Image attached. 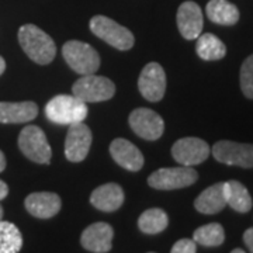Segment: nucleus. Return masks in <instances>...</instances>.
I'll return each mask as SVG.
<instances>
[{"mask_svg":"<svg viewBox=\"0 0 253 253\" xmlns=\"http://www.w3.org/2000/svg\"><path fill=\"white\" fill-rule=\"evenodd\" d=\"M9 194V186L3 180H0V201L3 199H6Z\"/></svg>","mask_w":253,"mask_h":253,"instance_id":"nucleus-29","label":"nucleus"},{"mask_svg":"<svg viewBox=\"0 0 253 253\" xmlns=\"http://www.w3.org/2000/svg\"><path fill=\"white\" fill-rule=\"evenodd\" d=\"M4 71H6V62H4V59L0 56V75H3Z\"/></svg>","mask_w":253,"mask_h":253,"instance_id":"nucleus-31","label":"nucleus"},{"mask_svg":"<svg viewBox=\"0 0 253 253\" xmlns=\"http://www.w3.org/2000/svg\"><path fill=\"white\" fill-rule=\"evenodd\" d=\"M169 225L168 214L161 208H149L141 214L138 219V228L146 235H156L165 231Z\"/></svg>","mask_w":253,"mask_h":253,"instance_id":"nucleus-23","label":"nucleus"},{"mask_svg":"<svg viewBox=\"0 0 253 253\" xmlns=\"http://www.w3.org/2000/svg\"><path fill=\"white\" fill-rule=\"evenodd\" d=\"M18 148L23 155L33 162L40 165H48L51 162L52 151L48 144L45 132L40 126H24L18 135Z\"/></svg>","mask_w":253,"mask_h":253,"instance_id":"nucleus-5","label":"nucleus"},{"mask_svg":"<svg viewBox=\"0 0 253 253\" xmlns=\"http://www.w3.org/2000/svg\"><path fill=\"white\" fill-rule=\"evenodd\" d=\"M197 179L199 173L193 166L180 165L179 168H162L154 172L148 179V184L156 190H177L194 184Z\"/></svg>","mask_w":253,"mask_h":253,"instance_id":"nucleus-7","label":"nucleus"},{"mask_svg":"<svg viewBox=\"0 0 253 253\" xmlns=\"http://www.w3.org/2000/svg\"><path fill=\"white\" fill-rule=\"evenodd\" d=\"M245 251L244 249H234V251H232V253H244Z\"/></svg>","mask_w":253,"mask_h":253,"instance_id":"nucleus-32","label":"nucleus"},{"mask_svg":"<svg viewBox=\"0 0 253 253\" xmlns=\"http://www.w3.org/2000/svg\"><path fill=\"white\" fill-rule=\"evenodd\" d=\"M38 116V107L34 101L9 103L0 101V124L30 123Z\"/></svg>","mask_w":253,"mask_h":253,"instance_id":"nucleus-17","label":"nucleus"},{"mask_svg":"<svg viewBox=\"0 0 253 253\" xmlns=\"http://www.w3.org/2000/svg\"><path fill=\"white\" fill-rule=\"evenodd\" d=\"M129 126L136 135L146 141H156L163 135L165 123L163 118L149 109H135L129 114Z\"/></svg>","mask_w":253,"mask_h":253,"instance_id":"nucleus-9","label":"nucleus"},{"mask_svg":"<svg viewBox=\"0 0 253 253\" xmlns=\"http://www.w3.org/2000/svg\"><path fill=\"white\" fill-rule=\"evenodd\" d=\"M197 252V244L194 239H180L173 245L172 253H196Z\"/></svg>","mask_w":253,"mask_h":253,"instance_id":"nucleus-27","label":"nucleus"},{"mask_svg":"<svg viewBox=\"0 0 253 253\" xmlns=\"http://www.w3.org/2000/svg\"><path fill=\"white\" fill-rule=\"evenodd\" d=\"M90 30L94 36L120 51L131 49L135 42L134 34L128 28L120 26L114 20L106 16H94L91 18Z\"/></svg>","mask_w":253,"mask_h":253,"instance_id":"nucleus-4","label":"nucleus"},{"mask_svg":"<svg viewBox=\"0 0 253 253\" xmlns=\"http://www.w3.org/2000/svg\"><path fill=\"white\" fill-rule=\"evenodd\" d=\"M224 190H225L226 206H229L232 210H235L236 212H241V214H246L252 210V197L242 183L236 180L225 181Z\"/></svg>","mask_w":253,"mask_h":253,"instance_id":"nucleus-21","label":"nucleus"},{"mask_svg":"<svg viewBox=\"0 0 253 253\" xmlns=\"http://www.w3.org/2000/svg\"><path fill=\"white\" fill-rule=\"evenodd\" d=\"M23 248V235L17 226L0 219V253H17Z\"/></svg>","mask_w":253,"mask_h":253,"instance_id":"nucleus-24","label":"nucleus"},{"mask_svg":"<svg viewBox=\"0 0 253 253\" xmlns=\"http://www.w3.org/2000/svg\"><path fill=\"white\" fill-rule=\"evenodd\" d=\"M124 191L117 183H106L91 193L90 203L94 208L104 212H113L124 203Z\"/></svg>","mask_w":253,"mask_h":253,"instance_id":"nucleus-18","label":"nucleus"},{"mask_svg":"<svg viewBox=\"0 0 253 253\" xmlns=\"http://www.w3.org/2000/svg\"><path fill=\"white\" fill-rule=\"evenodd\" d=\"M196 40H197L196 52L201 59L218 61V59H222L226 55L225 44L217 36H214L211 33H206V34H200Z\"/></svg>","mask_w":253,"mask_h":253,"instance_id":"nucleus-22","label":"nucleus"},{"mask_svg":"<svg viewBox=\"0 0 253 253\" xmlns=\"http://www.w3.org/2000/svg\"><path fill=\"white\" fill-rule=\"evenodd\" d=\"M18 42L28 58L38 65L51 63L56 55L54 40L34 24H24L20 27Z\"/></svg>","mask_w":253,"mask_h":253,"instance_id":"nucleus-1","label":"nucleus"},{"mask_svg":"<svg viewBox=\"0 0 253 253\" xmlns=\"http://www.w3.org/2000/svg\"><path fill=\"white\" fill-rule=\"evenodd\" d=\"M211 149L207 142L194 136L181 138L172 146L173 159L183 166H196L203 163L207 161Z\"/></svg>","mask_w":253,"mask_h":253,"instance_id":"nucleus-10","label":"nucleus"},{"mask_svg":"<svg viewBox=\"0 0 253 253\" xmlns=\"http://www.w3.org/2000/svg\"><path fill=\"white\" fill-rule=\"evenodd\" d=\"M110 155L117 165L129 172H138L144 166V155L132 142L124 138H116L110 144Z\"/></svg>","mask_w":253,"mask_h":253,"instance_id":"nucleus-15","label":"nucleus"},{"mask_svg":"<svg viewBox=\"0 0 253 253\" xmlns=\"http://www.w3.org/2000/svg\"><path fill=\"white\" fill-rule=\"evenodd\" d=\"M114 231L106 222H96L89 225L81 236L82 246L94 253H107L111 251Z\"/></svg>","mask_w":253,"mask_h":253,"instance_id":"nucleus-14","label":"nucleus"},{"mask_svg":"<svg viewBox=\"0 0 253 253\" xmlns=\"http://www.w3.org/2000/svg\"><path fill=\"white\" fill-rule=\"evenodd\" d=\"M212 155L218 162L239 166L245 169L253 168V144H239L234 141H218L212 146Z\"/></svg>","mask_w":253,"mask_h":253,"instance_id":"nucleus-8","label":"nucleus"},{"mask_svg":"<svg viewBox=\"0 0 253 253\" xmlns=\"http://www.w3.org/2000/svg\"><path fill=\"white\" fill-rule=\"evenodd\" d=\"M116 93V84L106 76H97L94 73L82 75L81 79L73 83L72 94L84 103H100L110 100Z\"/></svg>","mask_w":253,"mask_h":253,"instance_id":"nucleus-6","label":"nucleus"},{"mask_svg":"<svg viewBox=\"0 0 253 253\" xmlns=\"http://www.w3.org/2000/svg\"><path fill=\"white\" fill-rule=\"evenodd\" d=\"M177 27L179 31L186 40H196L203 31L204 18L200 6L194 1H184L181 3L177 10Z\"/></svg>","mask_w":253,"mask_h":253,"instance_id":"nucleus-13","label":"nucleus"},{"mask_svg":"<svg viewBox=\"0 0 253 253\" xmlns=\"http://www.w3.org/2000/svg\"><path fill=\"white\" fill-rule=\"evenodd\" d=\"M24 204L33 217L41 218V219L55 217L62 207V201L59 199V196L49 191L30 194L24 201Z\"/></svg>","mask_w":253,"mask_h":253,"instance_id":"nucleus-16","label":"nucleus"},{"mask_svg":"<svg viewBox=\"0 0 253 253\" xmlns=\"http://www.w3.org/2000/svg\"><path fill=\"white\" fill-rule=\"evenodd\" d=\"M6 169V156L0 151V172H3Z\"/></svg>","mask_w":253,"mask_h":253,"instance_id":"nucleus-30","label":"nucleus"},{"mask_svg":"<svg viewBox=\"0 0 253 253\" xmlns=\"http://www.w3.org/2000/svg\"><path fill=\"white\" fill-rule=\"evenodd\" d=\"M138 89L142 97L148 101H161L166 91V73L163 68L156 62L145 65L138 79Z\"/></svg>","mask_w":253,"mask_h":253,"instance_id":"nucleus-11","label":"nucleus"},{"mask_svg":"<svg viewBox=\"0 0 253 253\" xmlns=\"http://www.w3.org/2000/svg\"><path fill=\"white\" fill-rule=\"evenodd\" d=\"M3 218V208H1V206H0V219Z\"/></svg>","mask_w":253,"mask_h":253,"instance_id":"nucleus-33","label":"nucleus"},{"mask_svg":"<svg viewBox=\"0 0 253 253\" xmlns=\"http://www.w3.org/2000/svg\"><path fill=\"white\" fill-rule=\"evenodd\" d=\"M62 55L69 68L79 75L96 73L100 68V55L89 44L82 41H68L62 46Z\"/></svg>","mask_w":253,"mask_h":253,"instance_id":"nucleus-3","label":"nucleus"},{"mask_svg":"<svg viewBox=\"0 0 253 253\" xmlns=\"http://www.w3.org/2000/svg\"><path fill=\"white\" fill-rule=\"evenodd\" d=\"M86 103L75 94H58L45 106L46 118L59 126H72L84 121L87 117Z\"/></svg>","mask_w":253,"mask_h":253,"instance_id":"nucleus-2","label":"nucleus"},{"mask_svg":"<svg viewBox=\"0 0 253 253\" xmlns=\"http://www.w3.org/2000/svg\"><path fill=\"white\" fill-rule=\"evenodd\" d=\"M93 135L89 126L82 123L69 126L65 139V156L71 162H82L89 154Z\"/></svg>","mask_w":253,"mask_h":253,"instance_id":"nucleus-12","label":"nucleus"},{"mask_svg":"<svg viewBox=\"0 0 253 253\" xmlns=\"http://www.w3.org/2000/svg\"><path fill=\"white\" fill-rule=\"evenodd\" d=\"M244 242L246 245V248L249 249V252L253 253V228H249V229L245 231Z\"/></svg>","mask_w":253,"mask_h":253,"instance_id":"nucleus-28","label":"nucleus"},{"mask_svg":"<svg viewBox=\"0 0 253 253\" xmlns=\"http://www.w3.org/2000/svg\"><path fill=\"white\" fill-rule=\"evenodd\" d=\"M194 242L208 248H215L224 244L225 241V231L222 225L217 222H211L207 225H203L197 228L193 234Z\"/></svg>","mask_w":253,"mask_h":253,"instance_id":"nucleus-25","label":"nucleus"},{"mask_svg":"<svg viewBox=\"0 0 253 253\" xmlns=\"http://www.w3.org/2000/svg\"><path fill=\"white\" fill-rule=\"evenodd\" d=\"M226 207L225 190L224 183H217L201 191L197 199L194 200V208L206 215H214Z\"/></svg>","mask_w":253,"mask_h":253,"instance_id":"nucleus-19","label":"nucleus"},{"mask_svg":"<svg viewBox=\"0 0 253 253\" xmlns=\"http://www.w3.org/2000/svg\"><path fill=\"white\" fill-rule=\"evenodd\" d=\"M241 89L248 99H253V55L248 56L242 63Z\"/></svg>","mask_w":253,"mask_h":253,"instance_id":"nucleus-26","label":"nucleus"},{"mask_svg":"<svg viewBox=\"0 0 253 253\" xmlns=\"http://www.w3.org/2000/svg\"><path fill=\"white\" fill-rule=\"evenodd\" d=\"M206 11L208 18L219 26H234L239 20V10L228 0H210Z\"/></svg>","mask_w":253,"mask_h":253,"instance_id":"nucleus-20","label":"nucleus"}]
</instances>
